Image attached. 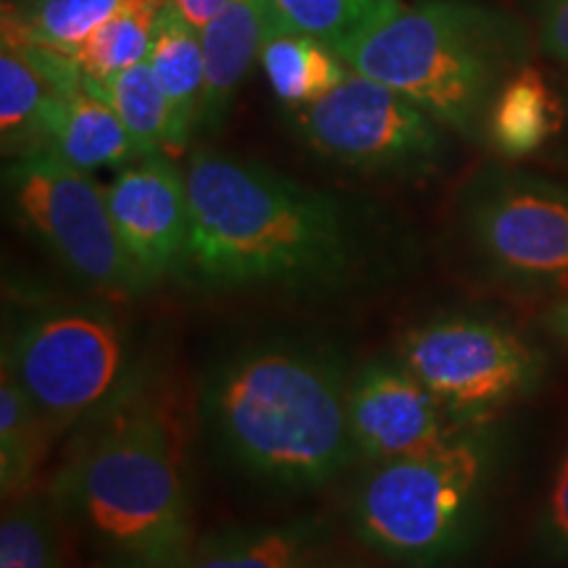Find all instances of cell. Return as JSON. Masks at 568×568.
<instances>
[{
    "mask_svg": "<svg viewBox=\"0 0 568 568\" xmlns=\"http://www.w3.org/2000/svg\"><path fill=\"white\" fill-rule=\"evenodd\" d=\"M456 232L479 276L524 297H568V184L481 166L460 187Z\"/></svg>",
    "mask_w": 568,
    "mask_h": 568,
    "instance_id": "cell-6",
    "label": "cell"
},
{
    "mask_svg": "<svg viewBox=\"0 0 568 568\" xmlns=\"http://www.w3.org/2000/svg\"><path fill=\"white\" fill-rule=\"evenodd\" d=\"M148 63H151L155 80L166 95L169 111H172L169 153H182L197 132L205 63L201 30L187 24L169 3H163L159 21H155Z\"/></svg>",
    "mask_w": 568,
    "mask_h": 568,
    "instance_id": "cell-15",
    "label": "cell"
},
{
    "mask_svg": "<svg viewBox=\"0 0 568 568\" xmlns=\"http://www.w3.org/2000/svg\"><path fill=\"white\" fill-rule=\"evenodd\" d=\"M53 432L17 379L0 368V489L3 503L32 493Z\"/></svg>",
    "mask_w": 568,
    "mask_h": 568,
    "instance_id": "cell-21",
    "label": "cell"
},
{
    "mask_svg": "<svg viewBox=\"0 0 568 568\" xmlns=\"http://www.w3.org/2000/svg\"><path fill=\"white\" fill-rule=\"evenodd\" d=\"M332 531L322 518L216 529L193 539L176 568H314L329 556Z\"/></svg>",
    "mask_w": 568,
    "mask_h": 568,
    "instance_id": "cell-13",
    "label": "cell"
},
{
    "mask_svg": "<svg viewBox=\"0 0 568 568\" xmlns=\"http://www.w3.org/2000/svg\"><path fill=\"white\" fill-rule=\"evenodd\" d=\"M545 326H548L550 335L556 337L560 345L568 347V297L550 305V311L545 314Z\"/></svg>",
    "mask_w": 568,
    "mask_h": 568,
    "instance_id": "cell-27",
    "label": "cell"
},
{
    "mask_svg": "<svg viewBox=\"0 0 568 568\" xmlns=\"http://www.w3.org/2000/svg\"><path fill=\"white\" fill-rule=\"evenodd\" d=\"M397 358L466 426L527 397L545 374V355L500 322L447 314L410 326Z\"/></svg>",
    "mask_w": 568,
    "mask_h": 568,
    "instance_id": "cell-10",
    "label": "cell"
},
{
    "mask_svg": "<svg viewBox=\"0 0 568 568\" xmlns=\"http://www.w3.org/2000/svg\"><path fill=\"white\" fill-rule=\"evenodd\" d=\"M268 88L287 109L316 103L345 80L347 67L329 45L305 34H272L261 48Z\"/></svg>",
    "mask_w": 568,
    "mask_h": 568,
    "instance_id": "cell-20",
    "label": "cell"
},
{
    "mask_svg": "<svg viewBox=\"0 0 568 568\" xmlns=\"http://www.w3.org/2000/svg\"><path fill=\"white\" fill-rule=\"evenodd\" d=\"M92 426L55 481L61 510L116 560L176 568L193 545V510L172 416L132 395Z\"/></svg>",
    "mask_w": 568,
    "mask_h": 568,
    "instance_id": "cell-3",
    "label": "cell"
},
{
    "mask_svg": "<svg viewBox=\"0 0 568 568\" xmlns=\"http://www.w3.org/2000/svg\"><path fill=\"white\" fill-rule=\"evenodd\" d=\"M130 0H38L3 3V45H38L71 55Z\"/></svg>",
    "mask_w": 568,
    "mask_h": 568,
    "instance_id": "cell-18",
    "label": "cell"
},
{
    "mask_svg": "<svg viewBox=\"0 0 568 568\" xmlns=\"http://www.w3.org/2000/svg\"><path fill=\"white\" fill-rule=\"evenodd\" d=\"M6 6H30V3H38V0H3Z\"/></svg>",
    "mask_w": 568,
    "mask_h": 568,
    "instance_id": "cell-30",
    "label": "cell"
},
{
    "mask_svg": "<svg viewBox=\"0 0 568 568\" xmlns=\"http://www.w3.org/2000/svg\"><path fill=\"white\" fill-rule=\"evenodd\" d=\"M347 408L358 460L368 464L416 456L468 429L397 355L366 361L351 376Z\"/></svg>",
    "mask_w": 568,
    "mask_h": 568,
    "instance_id": "cell-11",
    "label": "cell"
},
{
    "mask_svg": "<svg viewBox=\"0 0 568 568\" xmlns=\"http://www.w3.org/2000/svg\"><path fill=\"white\" fill-rule=\"evenodd\" d=\"M290 124L324 161L366 176L418 180L447 155V130L437 119L353 69L316 103L290 109Z\"/></svg>",
    "mask_w": 568,
    "mask_h": 568,
    "instance_id": "cell-9",
    "label": "cell"
},
{
    "mask_svg": "<svg viewBox=\"0 0 568 568\" xmlns=\"http://www.w3.org/2000/svg\"><path fill=\"white\" fill-rule=\"evenodd\" d=\"M163 3L166 0H130L103 27H98L71 53L84 82H105L119 71L148 61Z\"/></svg>",
    "mask_w": 568,
    "mask_h": 568,
    "instance_id": "cell-22",
    "label": "cell"
},
{
    "mask_svg": "<svg viewBox=\"0 0 568 568\" xmlns=\"http://www.w3.org/2000/svg\"><path fill=\"white\" fill-rule=\"evenodd\" d=\"M406 0H266L268 38L305 34L339 55Z\"/></svg>",
    "mask_w": 568,
    "mask_h": 568,
    "instance_id": "cell-19",
    "label": "cell"
},
{
    "mask_svg": "<svg viewBox=\"0 0 568 568\" xmlns=\"http://www.w3.org/2000/svg\"><path fill=\"white\" fill-rule=\"evenodd\" d=\"M84 84L119 113L140 155L169 153L172 111H169V101L155 80L151 63H134V67L113 74L111 80Z\"/></svg>",
    "mask_w": 568,
    "mask_h": 568,
    "instance_id": "cell-24",
    "label": "cell"
},
{
    "mask_svg": "<svg viewBox=\"0 0 568 568\" xmlns=\"http://www.w3.org/2000/svg\"><path fill=\"white\" fill-rule=\"evenodd\" d=\"M190 243L182 276L209 293H335L366 266L364 232L335 195L264 163L195 151L184 166Z\"/></svg>",
    "mask_w": 568,
    "mask_h": 568,
    "instance_id": "cell-1",
    "label": "cell"
},
{
    "mask_svg": "<svg viewBox=\"0 0 568 568\" xmlns=\"http://www.w3.org/2000/svg\"><path fill=\"white\" fill-rule=\"evenodd\" d=\"M314 568H364V566H355V564H347V560H337V558L326 556L322 564H316Z\"/></svg>",
    "mask_w": 568,
    "mask_h": 568,
    "instance_id": "cell-28",
    "label": "cell"
},
{
    "mask_svg": "<svg viewBox=\"0 0 568 568\" xmlns=\"http://www.w3.org/2000/svg\"><path fill=\"white\" fill-rule=\"evenodd\" d=\"M268 38L266 0H234L201 30L205 88L197 132L219 134L234 95Z\"/></svg>",
    "mask_w": 568,
    "mask_h": 568,
    "instance_id": "cell-14",
    "label": "cell"
},
{
    "mask_svg": "<svg viewBox=\"0 0 568 568\" xmlns=\"http://www.w3.org/2000/svg\"><path fill=\"white\" fill-rule=\"evenodd\" d=\"M351 376L335 353L255 343L203 376L197 416L211 450L234 474L280 493H311L358 460Z\"/></svg>",
    "mask_w": 568,
    "mask_h": 568,
    "instance_id": "cell-2",
    "label": "cell"
},
{
    "mask_svg": "<svg viewBox=\"0 0 568 568\" xmlns=\"http://www.w3.org/2000/svg\"><path fill=\"white\" fill-rule=\"evenodd\" d=\"M82 172L124 169L140 159L119 113L82 82L63 92L51 126V148Z\"/></svg>",
    "mask_w": 568,
    "mask_h": 568,
    "instance_id": "cell-16",
    "label": "cell"
},
{
    "mask_svg": "<svg viewBox=\"0 0 568 568\" xmlns=\"http://www.w3.org/2000/svg\"><path fill=\"white\" fill-rule=\"evenodd\" d=\"M339 59L400 92L447 132L481 140L497 90L524 67L527 40L514 19L474 0H414Z\"/></svg>",
    "mask_w": 568,
    "mask_h": 568,
    "instance_id": "cell-4",
    "label": "cell"
},
{
    "mask_svg": "<svg viewBox=\"0 0 568 568\" xmlns=\"http://www.w3.org/2000/svg\"><path fill=\"white\" fill-rule=\"evenodd\" d=\"M539 45L550 59L568 67V0H542Z\"/></svg>",
    "mask_w": 568,
    "mask_h": 568,
    "instance_id": "cell-26",
    "label": "cell"
},
{
    "mask_svg": "<svg viewBox=\"0 0 568 568\" xmlns=\"http://www.w3.org/2000/svg\"><path fill=\"white\" fill-rule=\"evenodd\" d=\"M3 195L21 230L92 295L132 301L151 287L122 245L105 190L59 153L11 159Z\"/></svg>",
    "mask_w": 568,
    "mask_h": 568,
    "instance_id": "cell-8",
    "label": "cell"
},
{
    "mask_svg": "<svg viewBox=\"0 0 568 568\" xmlns=\"http://www.w3.org/2000/svg\"><path fill=\"white\" fill-rule=\"evenodd\" d=\"M130 366L124 326L103 305H48L13 326L3 368L53 435L95 422L122 397Z\"/></svg>",
    "mask_w": 568,
    "mask_h": 568,
    "instance_id": "cell-7",
    "label": "cell"
},
{
    "mask_svg": "<svg viewBox=\"0 0 568 568\" xmlns=\"http://www.w3.org/2000/svg\"><path fill=\"white\" fill-rule=\"evenodd\" d=\"M0 568H67L61 506L53 495L27 493L3 503Z\"/></svg>",
    "mask_w": 568,
    "mask_h": 568,
    "instance_id": "cell-23",
    "label": "cell"
},
{
    "mask_svg": "<svg viewBox=\"0 0 568 568\" xmlns=\"http://www.w3.org/2000/svg\"><path fill=\"white\" fill-rule=\"evenodd\" d=\"M105 201L122 245L148 284L180 280L190 243V201L184 169L169 153L140 155L119 169Z\"/></svg>",
    "mask_w": 568,
    "mask_h": 568,
    "instance_id": "cell-12",
    "label": "cell"
},
{
    "mask_svg": "<svg viewBox=\"0 0 568 568\" xmlns=\"http://www.w3.org/2000/svg\"><path fill=\"white\" fill-rule=\"evenodd\" d=\"M560 124L564 109L556 92L537 69L521 67L497 90L485 138L503 159H527L556 138Z\"/></svg>",
    "mask_w": 568,
    "mask_h": 568,
    "instance_id": "cell-17",
    "label": "cell"
},
{
    "mask_svg": "<svg viewBox=\"0 0 568 568\" xmlns=\"http://www.w3.org/2000/svg\"><path fill=\"white\" fill-rule=\"evenodd\" d=\"M535 552L545 564H566L568 560V450L552 477L545 506L539 510Z\"/></svg>",
    "mask_w": 568,
    "mask_h": 568,
    "instance_id": "cell-25",
    "label": "cell"
},
{
    "mask_svg": "<svg viewBox=\"0 0 568 568\" xmlns=\"http://www.w3.org/2000/svg\"><path fill=\"white\" fill-rule=\"evenodd\" d=\"M493 471V443L468 426L408 458L372 464L351 500L353 535L403 568H443L464 556Z\"/></svg>",
    "mask_w": 568,
    "mask_h": 568,
    "instance_id": "cell-5",
    "label": "cell"
},
{
    "mask_svg": "<svg viewBox=\"0 0 568 568\" xmlns=\"http://www.w3.org/2000/svg\"><path fill=\"white\" fill-rule=\"evenodd\" d=\"M111 568H148V566L134 564V560H113Z\"/></svg>",
    "mask_w": 568,
    "mask_h": 568,
    "instance_id": "cell-29",
    "label": "cell"
}]
</instances>
